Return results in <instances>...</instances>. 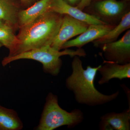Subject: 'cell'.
<instances>
[{
	"label": "cell",
	"mask_w": 130,
	"mask_h": 130,
	"mask_svg": "<svg viewBox=\"0 0 130 130\" xmlns=\"http://www.w3.org/2000/svg\"><path fill=\"white\" fill-rule=\"evenodd\" d=\"M73 58L72 73L67 78L66 85L67 88L73 93L78 103L94 107L116 100L119 95V91L108 95L101 93L95 86V79L101 65L94 67L88 66L85 70L79 56H74Z\"/></svg>",
	"instance_id": "6da1fadb"
},
{
	"label": "cell",
	"mask_w": 130,
	"mask_h": 130,
	"mask_svg": "<svg viewBox=\"0 0 130 130\" xmlns=\"http://www.w3.org/2000/svg\"><path fill=\"white\" fill-rule=\"evenodd\" d=\"M63 15L47 10L29 23L20 27L18 43L12 54L21 53L51 45L58 34Z\"/></svg>",
	"instance_id": "7a4b0ae2"
},
{
	"label": "cell",
	"mask_w": 130,
	"mask_h": 130,
	"mask_svg": "<svg viewBox=\"0 0 130 130\" xmlns=\"http://www.w3.org/2000/svg\"><path fill=\"white\" fill-rule=\"evenodd\" d=\"M64 55H69L72 58L76 56L85 57L86 54L82 48H78L76 50L67 48L60 51L56 50L50 45H47L14 56H7L2 60V64L5 66L12 61L18 60H33L42 63L45 72L53 76H56L59 73L62 65L60 57Z\"/></svg>",
	"instance_id": "3957f363"
},
{
	"label": "cell",
	"mask_w": 130,
	"mask_h": 130,
	"mask_svg": "<svg viewBox=\"0 0 130 130\" xmlns=\"http://www.w3.org/2000/svg\"><path fill=\"white\" fill-rule=\"evenodd\" d=\"M84 119L81 109L75 108L70 112L64 110L58 104L57 96L50 93L47 96L37 129L53 130L66 125L69 128H73L82 123Z\"/></svg>",
	"instance_id": "277c9868"
},
{
	"label": "cell",
	"mask_w": 130,
	"mask_h": 130,
	"mask_svg": "<svg viewBox=\"0 0 130 130\" xmlns=\"http://www.w3.org/2000/svg\"><path fill=\"white\" fill-rule=\"evenodd\" d=\"M106 61L124 64L130 63V30L120 39L101 47Z\"/></svg>",
	"instance_id": "5b68a950"
},
{
	"label": "cell",
	"mask_w": 130,
	"mask_h": 130,
	"mask_svg": "<svg viewBox=\"0 0 130 130\" xmlns=\"http://www.w3.org/2000/svg\"><path fill=\"white\" fill-rule=\"evenodd\" d=\"M89 25L68 15H63L60 28L50 46L56 50H60L65 43L85 31Z\"/></svg>",
	"instance_id": "8992f818"
},
{
	"label": "cell",
	"mask_w": 130,
	"mask_h": 130,
	"mask_svg": "<svg viewBox=\"0 0 130 130\" xmlns=\"http://www.w3.org/2000/svg\"><path fill=\"white\" fill-rule=\"evenodd\" d=\"M48 10L61 15H68L88 25L107 23L97 16L83 11L78 8L69 5L64 0H51Z\"/></svg>",
	"instance_id": "52a82bcc"
},
{
	"label": "cell",
	"mask_w": 130,
	"mask_h": 130,
	"mask_svg": "<svg viewBox=\"0 0 130 130\" xmlns=\"http://www.w3.org/2000/svg\"><path fill=\"white\" fill-rule=\"evenodd\" d=\"M115 26L107 23L89 25L86 30L76 38L65 43L61 47V49L71 47L82 48V47L87 43L93 42L106 35Z\"/></svg>",
	"instance_id": "ba28073f"
},
{
	"label": "cell",
	"mask_w": 130,
	"mask_h": 130,
	"mask_svg": "<svg viewBox=\"0 0 130 130\" xmlns=\"http://www.w3.org/2000/svg\"><path fill=\"white\" fill-rule=\"evenodd\" d=\"M101 65L98 72L101 77L98 82L100 85L109 83L111 79L117 78L122 80L130 78V63L120 64L111 61H104Z\"/></svg>",
	"instance_id": "9c48e42d"
},
{
	"label": "cell",
	"mask_w": 130,
	"mask_h": 130,
	"mask_svg": "<svg viewBox=\"0 0 130 130\" xmlns=\"http://www.w3.org/2000/svg\"><path fill=\"white\" fill-rule=\"evenodd\" d=\"M100 119V130H130V108L119 113H108L101 116Z\"/></svg>",
	"instance_id": "30bf717a"
},
{
	"label": "cell",
	"mask_w": 130,
	"mask_h": 130,
	"mask_svg": "<svg viewBox=\"0 0 130 130\" xmlns=\"http://www.w3.org/2000/svg\"><path fill=\"white\" fill-rule=\"evenodd\" d=\"M51 0H40L28 8L21 10L18 16V26L29 23L48 10Z\"/></svg>",
	"instance_id": "8fae6325"
},
{
	"label": "cell",
	"mask_w": 130,
	"mask_h": 130,
	"mask_svg": "<svg viewBox=\"0 0 130 130\" xmlns=\"http://www.w3.org/2000/svg\"><path fill=\"white\" fill-rule=\"evenodd\" d=\"M130 28V12H128L122 17L119 23L115 26L106 35L93 42L96 47H101L104 44L115 41L124 31Z\"/></svg>",
	"instance_id": "7c38bea8"
},
{
	"label": "cell",
	"mask_w": 130,
	"mask_h": 130,
	"mask_svg": "<svg viewBox=\"0 0 130 130\" xmlns=\"http://www.w3.org/2000/svg\"><path fill=\"white\" fill-rule=\"evenodd\" d=\"M95 9L99 14L105 18L117 17L123 12L125 5L116 0H102L96 3Z\"/></svg>",
	"instance_id": "4fadbf2b"
},
{
	"label": "cell",
	"mask_w": 130,
	"mask_h": 130,
	"mask_svg": "<svg viewBox=\"0 0 130 130\" xmlns=\"http://www.w3.org/2000/svg\"><path fill=\"white\" fill-rule=\"evenodd\" d=\"M18 8L12 0H0V20L13 28L18 26Z\"/></svg>",
	"instance_id": "5bb4252c"
},
{
	"label": "cell",
	"mask_w": 130,
	"mask_h": 130,
	"mask_svg": "<svg viewBox=\"0 0 130 130\" xmlns=\"http://www.w3.org/2000/svg\"><path fill=\"white\" fill-rule=\"evenodd\" d=\"M23 127V123L15 111L0 105V129L19 130Z\"/></svg>",
	"instance_id": "9a60e30c"
},
{
	"label": "cell",
	"mask_w": 130,
	"mask_h": 130,
	"mask_svg": "<svg viewBox=\"0 0 130 130\" xmlns=\"http://www.w3.org/2000/svg\"><path fill=\"white\" fill-rule=\"evenodd\" d=\"M18 42L12 26L6 24L0 26V43L9 50V55L14 51Z\"/></svg>",
	"instance_id": "2e32d148"
},
{
	"label": "cell",
	"mask_w": 130,
	"mask_h": 130,
	"mask_svg": "<svg viewBox=\"0 0 130 130\" xmlns=\"http://www.w3.org/2000/svg\"><path fill=\"white\" fill-rule=\"evenodd\" d=\"M91 1L92 0H81V2L76 7L81 10H83L90 5Z\"/></svg>",
	"instance_id": "e0dca14e"
},
{
	"label": "cell",
	"mask_w": 130,
	"mask_h": 130,
	"mask_svg": "<svg viewBox=\"0 0 130 130\" xmlns=\"http://www.w3.org/2000/svg\"><path fill=\"white\" fill-rule=\"evenodd\" d=\"M69 5L76 7L81 2V0H64Z\"/></svg>",
	"instance_id": "ac0fdd59"
},
{
	"label": "cell",
	"mask_w": 130,
	"mask_h": 130,
	"mask_svg": "<svg viewBox=\"0 0 130 130\" xmlns=\"http://www.w3.org/2000/svg\"><path fill=\"white\" fill-rule=\"evenodd\" d=\"M22 3L26 5H29L35 1V0H20Z\"/></svg>",
	"instance_id": "d6986e66"
},
{
	"label": "cell",
	"mask_w": 130,
	"mask_h": 130,
	"mask_svg": "<svg viewBox=\"0 0 130 130\" xmlns=\"http://www.w3.org/2000/svg\"><path fill=\"white\" fill-rule=\"evenodd\" d=\"M5 24H6L4 22H3L2 20H0V26H1Z\"/></svg>",
	"instance_id": "ffe728a7"
},
{
	"label": "cell",
	"mask_w": 130,
	"mask_h": 130,
	"mask_svg": "<svg viewBox=\"0 0 130 130\" xmlns=\"http://www.w3.org/2000/svg\"><path fill=\"white\" fill-rule=\"evenodd\" d=\"M2 46H3V45H2V44L1 43H0V48Z\"/></svg>",
	"instance_id": "44dd1931"
},
{
	"label": "cell",
	"mask_w": 130,
	"mask_h": 130,
	"mask_svg": "<svg viewBox=\"0 0 130 130\" xmlns=\"http://www.w3.org/2000/svg\"><path fill=\"white\" fill-rule=\"evenodd\" d=\"M125 1H130V0H125Z\"/></svg>",
	"instance_id": "7402d4cb"
},
{
	"label": "cell",
	"mask_w": 130,
	"mask_h": 130,
	"mask_svg": "<svg viewBox=\"0 0 130 130\" xmlns=\"http://www.w3.org/2000/svg\"><path fill=\"white\" fill-rule=\"evenodd\" d=\"M0 130H1V129H0Z\"/></svg>",
	"instance_id": "603a6c76"
}]
</instances>
